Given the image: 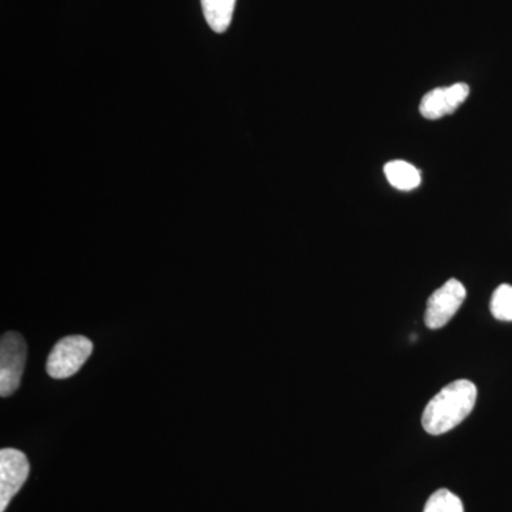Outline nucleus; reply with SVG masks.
Returning <instances> with one entry per match:
<instances>
[{
  "mask_svg": "<svg viewBox=\"0 0 512 512\" xmlns=\"http://www.w3.org/2000/svg\"><path fill=\"white\" fill-rule=\"evenodd\" d=\"M477 386L460 379L447 384L424 409L421 424L431 436H441L456 429L470 416L477 403Z\"/></svg>",
  "mask_w": 512,
  "mask_h": 512,
  "instance_id": "1",
  "label": "nucleus"
},
{
  "mask_svg": "<svg viewBox=\"0 0 512 512\" xmlns=\"http://www.w3.org/2000/svg\"><path fill=\"white\" fill-rule=\"evenodd\" d=\"M93 353V342L84 336H67L56 343L47 357V373L52 379H69L82 369Z\"/></svg>",
  "mask_w": 512,
  "mask_h": 512,
  "instance_id": "2",
  "label": "nucleus"
},
{
  "mask_svg": "<svg viewBox=\"0 0 512 512\" xmlns=\"http://www.w3.org/2000/svg\"><path fill=\"white\" fill-rule=\"evenodd\" d=\"M28 359V345L18 332L3 333L0 340V396H12L19 389Z\"/></svg>",
  "mask_w": 512,
  "mask_h": 512,
  "instance_id": "3",
  "label": "nucleus"
},
{
  "mask_svg": "<svg viewBox=\"0 0 512 512\" xmlns=\"http://www.w3.org/2000/svg\"><path fill=\"white\" fill-rule=\"evenodd\" d=\"M466 286L457 279H448L427 301L424 323L427 328L437 330L444 328L456 316L458 309L466 301Z\"/></svg>",
  "mask_w": 512,
  "mask_h": 512,
  "instance_id": "4",
  "label": "nucleus"
},
{
  "mask_svg": "<svg viewBox=\"0 0 512 512\" xmlns=\"http://www.w3.org/2000/svg\"><path fill=\"white\" fill-rule=\"evenodd\" d=\"M29 473L30 464L25 453L9 447L0 451V512L6 511L28 480Z\"/></svg>",
  "mask_w": 512,
  "mask_h": 512,
  "instance_id": "5",
  "label": "nucleus"
},
{
  "mask_svg": "<svg viewBox=\"0 0 512 512\" xmlns=\"http://www.w3.org/2000/svg\"><path fill=\"white\" fill-rule=\"evenodd\" d=\"M470 87L466 83L439 87L431 90L421 99L420 114L427 120H439L450 116L467 100Z\"/></svg>",
  "mask_w": 512,
  "mask_h": 512,
  "instance_id": "6",
  "label": "nucleus"
},
{
  "mask_svg": "<svg viewBox=\"0 0 512 512\" xmlns=\"http://www.w3.org/2000/svg\"><path fill=\"white\" fill-rule=\"evenodd\" d=\"M384 174L392 187L400 191H413L420 187L419 168L403 160L390 161L384 165Z\"/></svg>",
  "mask_w": 512,
  "mask_h": 512,
  "instance_id": "7",
  "label": "nucleus"
},
{
  "mask_svg": "<svg viewBox=\"0 0 512 512\" xmlns=\"http://www.w3.org/2000/svg\"><path fill=\"white\" fill-rule=\"evenodd\" d=\"M202 12L215 33L227 32L237 0H201Z\"/></svg>",
  "mask_w": 512,
  "mask_h": 512,
  "instance_id": "8",
  "label": "nucleus"
},
{
  "mask_svg": "<svg viewBox=\"0 0 512 512\" xmlns=\"http://www.w3.org/2000/svg\"><path fill=\"white\" fill-rule=\"evenodd\" d=\"M423 512H464V505L458 495L440 488L427 500Z\"/></svg>",
  "mask_w": 512,
  "mask_h": 512,
  "instance_id": "9",
  "label": "nucleus"
},
{
  "mask_svg": "<svg viewBox=\"0 0 512 512\" xmlns=\"http://www.w3.org/2000/svg\"><path fill=\"white\" fill-rule=\"evenodd\" d=\"M491 315L503 322H512V286L503 284L498 286L490 302Z\"/></svg>",
  "mask_w": 512,
  "mask_h": 512,
  "instance_id": "10",
  "label": "nucleus"
}]
</instances>
